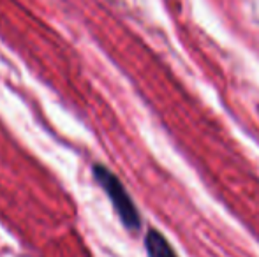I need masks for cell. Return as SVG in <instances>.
<instances>
[{
	"instance_id": "7a4b0ae2",
	"label": "cell",
	"mask_w": 259,
	"mask_h": 257,
	"mask_svg": "<svg viewBox=\"0 0 259 257\" xmlns=\"http://www.w3.org/2000/svg\"><path fill=\"white\" fill-rule=\"evenodd\" d=\"M145 248L148 257H178L175 254L169 241L162 236L157 229H150L145 236Z\"/></svg>"
},
{
	"instance_id": "6da1fadb",
	"label": "cell",
	"mask_w": 259,
	"mask_h": 257,
	"mask_svg": "<svg viewBox=\"0 0 259 257\" xmlns=\"http://www.w3.org/2000/svg\"><path fill=\"white\" fill-rule=\"evenodd\" d=\"M94 176H96L97 183L103 187L106 195L109 197V201H111L113 208H115L116 215L120 217L123 226L129 231L140 229L141 227L140 212H138L136 204L133 202V199H131L129 192L125 190V187L122 185V182L108 168L99 164L94 168Z\"/></svg>"
}]
</instances>
